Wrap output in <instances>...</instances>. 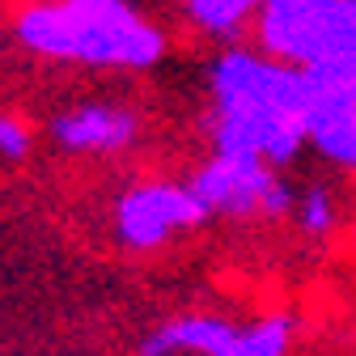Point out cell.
<instances>
[{
	"mask_svg": "<svg viewBox=\"0 0 356 356\" xmlns=\"http://www.w3.org/2000/svg\"><path fill=\"white\" fill-rule=\"evenodd\" d=\"M259 5L263 0H187V17L195 30H204L212 38H229L254 17Z\"/></svg>",
	"mask_w": 356,
	"mask_h": 356,
	"instance_id": "9",
	"label": "cell"
},
{
	"mask_svg": "<svg viewBox=\"0 0 356 356\" xmlns=\"http://www.w3.org/2000/svg\"><path fill=\"white\" fill-rule=\"evenodd\" d=\"M293 225L305 238H314V242L331 238L335 225H339V204H335V195L323 183H309L305 191H297V200H293Z\"/></svg>",
	"mask_w": 356,
	"mask_h": 356,
	"instance_id": "10",
	"label": "cell"
},
{
	"mask_svg": "<svg viewBox=\"0 0 356 356\" xmlns=\"http://www.w3.org/2000/svg\"><path fill=\"white\" fill-rule=\"evenodd\" d=\"M30 149H34L30 123L0 111V157H5V161H22V157H30Z\"/></svg>",
	"mask_w": 356,
	"mask_h": 356,
	"instance_id": "11",
	"label": "cell"
},
{
	"mask_svg": "<svg viewBox=\"0 0 356 356\" xmlns=\"http://www.w3.org/2000/svg\"><path fill=\"white\" fill-rule=\"evenodd\" d=\"M331 9L335 0H263L254 9V34H259L263 56L305 68L318 51Z\"/></svg>",
	"mask_w": 356,
	"mask_h": 356,
	"instance_id": "6",
	"label": "cell"
},
{
	"mask_svg": "<svg viewBox=\"0 0 356 356\" xmlns=\"http://www.w3.org/2000/svg\"><path fill=\"white\" fill-rule=\"evenodd\" d=\"M140 136V115L119 102H81L51 119V140L68 153H123Z\"/></svg>",
	"mask_w": 356,
	"mask_h": 356,
	"instance_id": "7",
	"label": "cell"
},
{
	"mask_svg": "<svg viewBox=\"0 0 356 356\" xmlns=\"http://www.w3.org/2000/svg\"><path fill=\"white\" fill-rule=\"evenodd\" d=\"M187 187L200 200L204 216L284 220V216H293V200H297V191L276 174V165L250 161V157H225V153H212L187 178Z\"/></svg>",
	"mask_w": 356,
	"mask_h": 356,
	"instance_id": "4",
	"label": "cell"
},
{
	"mask_svg": "<svg viewBox=\"0 0 356 356\" xmlns=\"http://www.w3.org/2000/svg\"><path fill=\"white\" fill-rule=\"evenodd\" d=\"M305 136L327 161L356 170V111H339V115H318L305 123Z\"/></svg>",
	"mask_w": 356,
	"mask_h": 356,
	"instance_id": "8",
	"label": "cell"
},
{
	"mask_svg": "<svg viewBox=\"0 0 356 356\" xmlns=\"http://www.w3.org/2000/svg\"><path fill=\"white\" fill-rule=\"evenodd\" d=\"M26 51L85 68H153L165 34L127 0H38L13 17Z\"/></svg>",
	"mask_w": 356,
	"mask_h": 356,
	"instance_id": "2",
	"label": "cell"
},
{
	"mask_svg": "<svg viewBox=\"0 0 356 356\" xmlns=\"http://www.w3.org/2000/svg\"><path fill=\"white\" fill-rule=\"evenodd\" d=\"M204 216L200 200L191 195L187 183H136L115 200V238L127 250H157L165 242H174L178 234L195 229Z\"/></svg>",
	"mask_w": 356,
	"mask_h": 356,
	"instance_id": "5",
	"label": "cell"
},
{
	"mask_svg": "<svg viewBox=\"0 0 356 356\" xmlns=\"http://www.w3.org/2000/svg\"><path fill=\"white\" fill-rule=\"evenodd\" d=\"M212 153L289 165L305 145V72L246 47L220 51L212 72Z\"/></svg>",
	"mask_w": 356,
	"mask_h": 356,
	"instance_id": "1",
	"label": "cell"
},
{
	"mask_svg": "<svg viewBox=\"0 0 356 356\" xmlns=\"http://www.w3.org/2000/svg\"><path fill=\"white\" fill-rule=\"evenodd\" d=\"M297 318L263 314L254 323H234L225 314H178L140 339V356H289Z\"/></svg>",
	"mask_w": 356,
	"mask_h": 356,
	"instance_id": "3",
	"label": "cell"
}]
</instances>
